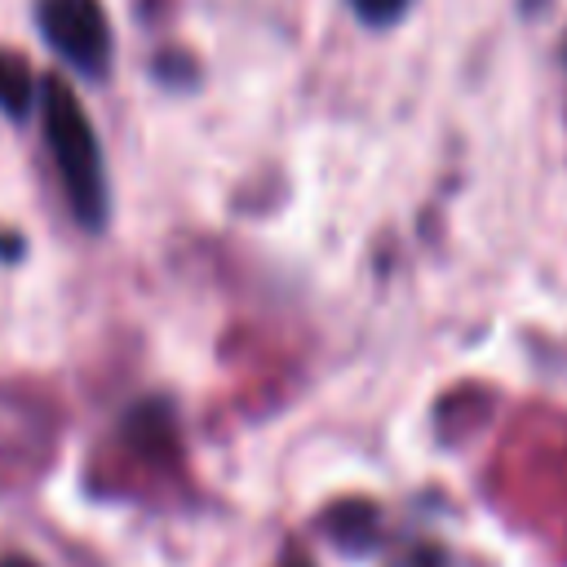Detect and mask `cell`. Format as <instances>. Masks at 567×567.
I'll use <instances>...</instances> for the list:
<instances>
[{"instance_id": "cell-1", "label": "cell", "mask_w": 567, "mask_h": 567, "mask_svg": "<svg viewBox=\"0 0 567 567\" xmlns=\"http://www.w3.org/2000/svg\"><path fill=\"white\" fill-rule=\"evenodd\" d=\"M40 97H44V142H49L58 182L71 199V213L80 217V226L97 230L106 221V164L93 137V124L80 111V97L62 80H49Z\"/></svg>"}, {"instance_id": "cell-2", "label": "cell", "mask_w": 567, "mask_h": 567, "mask_svg": "<svg viewBox=\"0 0 567 567\" xmlns=\"http://www.w3.org/2000/svg\"><path fill=\"white\" fill-rule=\"evenodd\" d=\"M35 22L75 71L102 75L111 66V22L97 0H35Z\"/></svg>"}, {"instance_id": "cell-3", "label": "cell", "mask_w": 567, "mask_h": 567, "mask_svg": "<svg viewBox=\"0 0 567 567\" xmlns=\"http://www.w3.org/2000/svg\"><path fill=\"white\" fill-rule=\"evenodd\" d=\"M35 102V84H31V71L22 58L13 53H0V111L4 115H27Z\"/></svg>"}, {"instance_id": "cell-4", "label": "cell", "mask_w": 567, "mask_h": 567, "mask_svg": "<svg viewBox=\"0 0 567 567\" xmlns=\"http://www.w3.org/2000/svg\"><path fill=\"white\" fill-rule=\"evenodd\" d=\"M350 4H354V13H359L368 27H390V22H399V18L408 13L412 0H350Z\"/></svg>"}, {"instance_id": "cell-5", "label": "cell", "mask_w": 567, "mask_h": 567, "mask_svg": "<svg viewBox=\"0 0 567 567\" xmlns=\"http://www.w3.org/2000/svg\"><path fill=\"white\" fill-rule=\"evenodd\" d=\"M0 567H35V563H31V558H4Z\"/></svg>"}, {"instance_id": "cell-6", "label": "cell", "mask_w": 567, "mask_h": 567, "mask_svg": "<svg viewBox=\"0 0 567 567\" xmlns=\"http://www.w3.org/2000/svg\"><path fill=\"white\" fill-rule=\"evenodd\" d=\"M297 567H306V563H297Z\"/></svg>"}]
</instances>
